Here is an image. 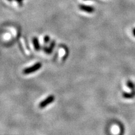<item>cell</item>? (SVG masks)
<instances>
[{"label": "cell", "mask_w": 135, "mask_h": 135, "mask_svg": "<svg viewBox=\"0 0 135 135\" xmlns=\"http://www.w3.org/2000/svg\"><path fill=\"white\" fill-rule=\"evenodd\" d=\"M32 42L33 44V46L35 50L37 51H38L41 49V46L39 43L38 39L37 37H33L32 39Z\"/></svg>", "instance_id": "cell-4"}, {"label": "cell", "mask_w": 135, "mask_h": 135, "mask_svg": "<svg viewBox=\"0 0 135 135\" xmlns=\"http://www.w3.org/2000/svg\"><path fill=\"white\" fill-rule=\"evenodd\" d=\"M84 1H88V0H84Z\"/></svg>", "instance_id": "cell-13"}, {"label": "cell", "mask_w": 135, "mask_h": 135, "mask_svg": "<svg viewBox=\"0 0 135 135\" xmlns=\"http://www.w3.org/2000/svg\"><path fill=\"white\" fill-rule=\"evenodd\" d=\"M41 67H42V64L41 63H37L32 66L24 69L23 70V73L24 74H29L38 70Z\"/></svg>", "instance_id": "cell-1"}, {"label": "cell", "mask_w": 135, "mask_h": 135, "mask_svg": "<svg viewBox=\"0 0 135 135\" xmlns=\"http://www.w3.org/2000/svg\"><path fill=\"white\" fill-rule=\"evenodd\" d=\"M43 50L44 53H46L47 54H51L52 53V52H53V51L50 49L49 47H46V46L43 47Z\"/></svg>", "instance_id": "cell-7"}, {"label": "cell", "mask_w": 135, "mask_h": 135, "mask_svg": "<svg viewBox=\"0 0 135 135\" xmlns=\"http://www.w3.org/2000/svg\"><path fill=\"white\" fill-rule=\"evenodd\" d=\"M127 86L131 89L132 91H135V85L131 81H128L127 82Z\"/></svg>", "instance_id": "cell-6"}, {"label": "cell", "mask_w": 135, "mask_h": 135, "mask_svg": "<svg viewBox=\"0 0 135 135\" xmlns=\"http://www.w3.org/2000/svg\"><path fill=\"white\" fill-rule=\"evenodd\" d=\"M15 1L18 3L20 6L22 5V3H23V0H15Z\"/></svg>", "instance_id": "cell-10"}, {"label": "cell", "mask_w": 135, "mask_h": 135, "mask_svg": "<svg viewBox=\"0 0 135 135\" xmlns=\"http://www.w3.org/2000/svg\"><path fill=\"white\" fill-rule=\"evenodd\" d=\"M132 33H133V34L134 37H135V28H133V30H132Z\"/></svg>", "instance_id": "cell-11"}, {"label": "cell", "mask_w": 135, "mask_h": 135, "mask_svg": "<svg viewBox=\"0 0 135 135\" xmlns=\"http://www.w3.org/2000/svg\"><path fill=\"white\" fill-rule=\"evenodd\" d=\"M123 98L126 99H132L135 97V91H131V92H123L122 94Z\"/></svg>", "instance_id": "cell-5"}, {"label": "cell", "mask_w": 135, "mask_h": 135, "mask_svg": "<svg viewBox=\"0 0 135 135\" xmlns=\"http://www.w3.org/2000/svg\"><path fill=\"white\" fill-rule=\"evenodd\" d=\"M79 9H80L81 11H83L86 12L88 13H92L95 11V8L91 6L85 5L84 4H80L79 5Z\"/></svg>", "instance_id": "cell-3"}, {"label": "cell", "mask_w": 135, "mask_h": 135, "mask_svg": "<svg viewBox=\"0 0 135 135\" xmlns=\"http://www.w3.org/2000/svg\"><path fill=\"white\" fill-rule=\"evenodd\" d=\"M55 100V96L54 95H50L48 97L43 100V101H41L39 104V108L43 109L45 107H46L47 105H48L50 104H51Z\"/></svg>", "instance_id": "cell-2"}, {"label": "cell", "mask_w": 135, "mask_h": 135, "mask_svg": "<svg viewBox=\"0 0 135 135\" xmlns=\"http://www.w3.org/2000/svg\"><path fill=\"white\" fill-rule=\"evenodd\" d=\"M8 1H9V2H12V1H13L14 0H8Z\"/></svg>", "instance_id": "cell-12"}, {"label": "cell", "mask_w": 135, "mask_h": 135, "mask_svg": "<svg viewBox=\"0 0 135 135\" xmlns=\"http://www.w3.org/2000/svg\"><path fill=\"white\" fill-rule=\"evenodd\" d=\"M55 46V41L54 40V41H52V42H51L49 47H50V49H51L52 51H53V49L54 48Z\"/></svg>", "instance_id": "cell-9"}, {"label": "cell", "mask_w": 135, "mask_h": 135, "mask_svg": "<svg viewBox=\"0 0 135 135\" xmlns=\"http://www.w3.org/2000/svg\"><path fill=\"white\" fill-rule=\"evenodd\" d=\"M50 37L48 35L44 36L43 38V42L44 43H48L50 42Z\"/></svg>", "instance_id": "cell-8"}]
</instances>
